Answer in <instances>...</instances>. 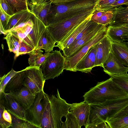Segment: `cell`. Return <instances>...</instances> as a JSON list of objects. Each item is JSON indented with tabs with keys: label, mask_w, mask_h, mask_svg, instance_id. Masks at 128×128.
<instances>
[{
	"label": "cell",
	"mask_w": 128,
	"mask_h": 128,
	"mask_svg": "<svg viewBox=\"0 0 128 128\" xmlns=\"http://www.w3.org/2000/svg\"><path fill=\"white\" fill-rule=\"evenodd\" d=\"M56 96L44 93L41 128H62V118L69 112L71 104L60 97L58 89Z\"/></svg>",
	"instance_id": "6da1fadb"
},
{
	"label": "cell",
	"mask_w": 128,
	"mask_h": 128,
	"mask_svg": "<svg viewBox=\"0 0 128 128\" xmlns=\"http://www.w3.org/2000/svg\"><path fill=\"white\" fill-rule=\"evenodd\" d=\"M128 105V96L108 100L101 103L90 104V114L86 128H92L109 120Z\"/></svg>",
	"instance_id": "7a4b0ae2"
},
{
	"label": "cell",
	"mask_w": 128,
	"mask_h": 128,
	"mask_svg": "<svg viewBox=\"0 0 128 128\" xmlns=\"http://www.w3.org/2000/svg\"><path fill=\"white\" fill-rule=\"evenodd\" d=\"M96 0H76L61 4H52L47 16L48 25L83 11L94 8Z\"/></svg>",
	"instance_id": "3957f363"
},
{
	"label": "cell",
	"mask_w": 128,
	"mask_h": 128,
	"mask_svg": "<svg viewBox=\"0 0 128 128\" xmlns=\"http://www.w3.org/2000/svg\"><path fill=\"white\" fill-rule=\"evenodd\" d=\"M128 94L116 86L111 78L98 82L83 96L84 101L89 104L103 102L106 100L123 97Z\"/></svg>",
	"instance_id": "277c9868"
},
{
	"label": "cell",
	"mask_w": 128,
	"mask_h": 128,
	"mask_svg": "<svg viewBox=\"0 0 128 128\" xmlns=\"http://www.w3.org/2000/svg\"><path fill=\"white\" fill-rule=\"evenodd\" d=\"M95 12L94 8L72 15L46 28L56 43L61 41L76 26L82 22Z\"/></svg>",
	"instance_id": "5b68a950"
},
{
	"label": "cell",
	"mask_w": 128,
	"mask_h": 128,
	"mask_svg": "<svg viewBox=\"0 0 128 128\" xmlns=\"http://www.w3.org/2000/svg\"><path fill=\"white\" fill-rule=\"evenodd\" d=\"M50 53L40 67L46 80L59 76L63 72L65 66L66 58L60 51L55 50Z\"/></svg>",
	"instance_id": "8992f818"
},
{
	"label": "cell",
	"mask_w": 128,
	"mask_h": 128,
	"mask_svg": "<svg viewBox=\"0 0 128 128\" xmlns=\"http://www.w3.org/2000/svg\"><path fill=\"white\" fill-rule=\"evenodd\" d=\"M107 26H105L90 40L82 46L75 54L66 58L64 69L76 72V65L87 54L89 50L95 46L106 35Z\"/></svg>",
	"instance_id": "52a82bcc"
},
{
	"label": "cell",
	"mask_w": 128,
	"mask_h": 128,
	"mask_svg": "<svg viewBox=\"0 0 128 128\" xmlns=\"http://www.w3.org/2000/svg\"><path fill=\"white\" fill-rule=\"evenodd\" d=\"M40 67L30 66L24 69L23 86L35 95L44 90L46 81Z\"/></svg>",
	"instance_id": "ba28073f"
},
{
	"label": "cell",
	"mask_w": 128,
	"mask_h": 128,
	"mask_svg": "<svg viewBox=\"0 0 128 128\" xmlns=\"http://www.w3.org/2000/svg\"><path fill=\"white\" fill-rule=\"evenodd\" d=\"M44 93L43 90L38 93L33 103L26 110V120L38 128H41L44 110L43 99Z\"/></svg>",
	"instance_id": "9c48e42d"
},
{
	"label": "cell",
	"mask_w": 128,
	"mask_h": 128,
	"mask_svg": "<svg viewBox=\"0 0 128 128\" xmlns=\"http://www.w3.org/2000/svg\"><path fill=\"white\" fill-rule=\"evenodd\" d=\"M31 19L32 24V28L23 41L36 50L46 26L33 13Z\"/></svg>",
	"instance_id": "30bf717a"
},
{
	"label": "cell",
	"mask_w": 128,
	"mask_h": 128,
	"mask_svg": "<svg viewBox=\"0 0 128 128\" xmlns=\"http://www.w3.org/2000/svg\"><path fill=\"white\" fill-rule=\"evenodd\" d=\"M99 24L96 28L84 35L80 38L72 42L63 50L65 58L72 55L90 40L105 26Z\"/></svg>",
	"instance_id": "8fae6325"
},
{
	"label": "cell",
	"mask_w": 128,
	"mask_h": 128,
	"mask_svg": "<svg viewBox=\"0 0 128 128\" xmlns=\"http://www.w3.org/2000/svg\"><path fill=\"white\" fill-rule=\"evenodd\" d=\"M27 3L31 12L47 26V16L52 4L50 0H31Z\"/></svg>",
	"instance_id": "7c38bea8"
},
{
	"label": "cell",
	"mask_w": 128,
	"mask_h": 128,
	"mask_svg": "<svg viewBox=\"0 0 128 128\" xmlns=\"http://www.w3.org/2000/svg\"><path fill=\"white\" fill-rule=\"evenodd\" d=\"M112 42L106 35L96 45V66L102 67L112 51Z\"/></svg>",
	"instance_id": "4fadbf2b"
},
{
	"label": "cell",
	"mask_w": 128,
	"mask_h": 128,
	"mask_svg": "<svg viewBox=\"0 0 128 128\" xmlns=\"http://www.w3.org/2000/svg\"><path fill=\"white\" fill-rule=\"evenodd\" d=\"M69 112L76 118L80 128L88 124L90 114V104L84 101L80 103L71 104Z\"/></svg>",
	"instance_id": "5bb4252c"
},
{
	"label": "cell",
	"mask_w": 128,
	"mask_h": 128,
	"mask_svg": "<svg viewBox=\"0 0 128 128\" xmlns=\"http://www.w3.org/2000/svg\"><path fill=\"white\" fill-rule=\"evenodd\" d=\"M102 67L104 71L110 76L114 75L127 73L128 72V68L123 65L113 54L112 51Z\"/></svg>",
	"instance_id": "9a60e30c"
},
{
	"label": "cell",
	"mask_w": 128,
	"mask_h": 128,
	"mask_svg": "<svg viewBox=\"0 0 128 128\" xmlns=\"http://www.w3.org/2000/svg\"><path fill=\"white\" fill-rule=\"evenodd\" d=\"M32 12L29 9L18 11L12 16L5 29L4 34L20 27L26 23L30 18Z\"/></svg>",
	"instance_id": "2e32d148"
},
{
	"label": "cell",
	"mask_w": 128,
	"mask_h": 128,
	"mask_svg": "<svg viewBox=\"0 0 128 128\" xmlns=\"http://www.w3.org/2000/svg\"><path fill=\"white\" fill-rule=\"evenodd\" d=\"M96 45L90 49L87 54L78 62L76 67V71L82 72H90L96 66Z\"/></svg>",
	"instance_id": "e0dca14e"
},
{
	"label": "cell",
	"mask_w": 128,
	"mask_h": 128,
	"mask_svg": "<svg viewBox=\"0 0 128 128\" xmlns=\"http://www.w3.org/2000/svg\"><path fill=\"white\" fill-rule=\"evenodd\" d=\"M92 14L76 26L61 41L57 43L55 46L58 47L60 50L62 51L74 41L78 34L88 24Z\"/></svg>",
	"instance_id": "ac0fdd59"
},
{
	"label": "cell",
	"mask_w": 128,
	"mask_h": 128,
	"mask_svg": "<svg viewBox=\"0 0 128 128\" xmlns=\"http://www.w3.org/2000/svg\"><path fill=\"white\" fill-rule=\"evenodd\" d=\"M8 94L12 96L26 110L33 103L36 96L24 86L15 92Z\"/></svg>",
	"instance_id": "d6986e66"
},
{
	"label": "cell",
	"mask_w": 128,
	"mask_h": 128,
	"mask_svg": "<svg viewBox=\"0 0 128 128\" xmlns=\"http://www.w3.org/2000/svg\"><path fill=\"white\" fill-rule=\"evenodd\" d=\"M4 98L8 110L19 118L26 120V110L12 95L5 94Z\"/></svg>",
	"instance_id": "ffe728a7"
},
{
	"label": "cell",
	"mask_w": 128,
	"mask_h": 128,
	"mask_svg": "<svg viewBox=\"0 0 128 128\" xmlns=\"http://www.w3.org/2000/svg\"><path fill=\"white\" fill-rule=\"evenodd\" d=\"M112 52L123 65L128 68V46L126 43L112 42Z\"/></svg>",
	"instance_id": "44dd1931"
},
{
	"label": "cell",
	"mask_w": 128,
	"mask_h": 128,
	"mask_svg": "<svg viewBox=\"0 0 128 128\" xmlns=\"http://www.w3.org/2000/svg\"><path fill=\"white\" fill-rule=\"evenodd\" d=\"M24 69L18 71L10 79L5 86L4 90L5 94L15 92L24 86Z\"/></svg>",
	"instance_id": "7402d4cb"
},
{
	"label": "cell",
	"mask_w": 128,
	"mask_h": 128,
	"mask_svg": "<svg viewBox=\"0 0 128 128\" xmlns=\"http://www.w3.org/2000/svg\"><path fill=\"white\" fill-rule=\"evenodd\" d=\"M4 96L0 98V128H11L13 114L7 108Z\"/></svg>",
	"instance_id": "603a6c76"
},
{
	"label": "cell",
	"mask_w": 128,
	"mask_h": 128,
	"mask_svg": "<svg viewBox=\"0 0 128 128\" xmlns=\"http://www.w3.org/2000/svg\"><path fill=\"white\" fill-rule=\"evenodd\" d=\"M106 35L113 42H120L128 38V34L118 26L109 25L107 26Z\"/></svg>",
	"instance_id": "cb8c5ba5"
},
{
	"label": "cell",
	"mask_w": 128,
	"mask_h": 128,
	"mask_svg": "<svg viewBox=\"0 0 128 128\" xmlns=\"http://www.w3.org/2000/svg\"><path fill=\"white\" fill-rule=\"evenodd\" d=\"M56 43L46 28L39 40L36 50L43 49L46 53H50L53 51Z\"/></svg>",
	"instance_id": "d4e9b609"
},
{
	"label": "cell",
	"mask_w": 128,
	"mask_h": 128,
	"mask_svg": "<svg viewBox=\"0 0 128 128\" xmlns=\"http://www.w3.org/2000/svg\"><path fill=\"white\" fill-rule=\"evenodd\" d=\"M114 14L111 26L128 24V9L126 7L120 6L113 8Z\"/></svg>",
	"instance_id": "484cf974"
},
{
	"label": "cell",
	"mask_w": 128,
	"mask_h": 128,
	"mask_svg": "<svg viewBox=\"0 0 128 128\" xmlns=\"http://www.w3.org/2000/svg\"><path fill=\"white\" fill-rule=\"evenodd\" d=\"M43 52L41 49H36L28 54L30 56L28 62L30 66L40 67L42 65L51 53L43 54Z\"/></svg>",
	"instance_id": "4316f807"
},
{
	"label": "cell",
	"mask_w": 128,
	"mask_h": 128,
	"mask_svg": "<svg viewBox=\"0 0 128 128\" xmlns=\"http://www.w3.org/2000/svg\"><path fill=\"white\" fill-rule=\"evenodd\" d=\"M4 38L6 41L9 50L15 54L14 58H16L19 56V50L22 41L11 32L8 33Z\"/></svg>",
	"instance_id": "83f0119b"
},
{
	"label": "cell",
	"mask_w": 128,
	"mask_h": 128,
	"mask_svg": "<svg viewBox=\"0 0 128 128\" xmlns=\"http://www.w3.org/2000/svg\"><path fill=\"white\" fill-rule=\"evenodd\" d=\"M110 76L114 83L128 94V74L126 73Z\"/></svg>",
	"instance_id": "f1b7e54d"
},
{
	"label": "cell",
	"mask_w": 128,
	"mask_h": 128,
	"mask_svg": "<svg viewBox=\"0 0 128 128\" xmlns=\"http://www.w3.org/2000/svg\"><path fill=\"white\" fill-rule=\"evenodd\" d=\"M32 26V24L30 17L24 25L16 28L10 32L16 36L22 41H23L30 31Z\"/></svg>",
	"instance_id": "f546056e"
},
{
	"label": "cell",
	"mask_w": 128,
	"mask_h": 128,
	"mask_svg": "<svg viewBox=\"0 0 128 128\" xmlns=\"http://www.w3.org/2000/svg\"><path fill=\"white\" fill-rule=\"evenodd\" d=\"M106 122L110 128H127L128 115L118 118H112Z\"/></svg>",
	"instance_id": "4dcf8cb0"
},
{
	"label": "cell",
	"mask_w": 128,
	"mask_h": 128,
	"mask_svg": "<svg viewBox=\"0 0 128 128\" xmlns=\"http://www.w3.org/2000/svg\"><path fill=\"white\" fill-rule=\"evenodd\" d=\"M12 69L7 74L4 75L0 78V97L5 94L4 90L5 86L10 79L18 72Z\"/></svg>",
	"instance_id": "1f68e13d"
},
{
	"label": "cell",
	"mask_w": 128,
	"mask_h": 128,
	"mask_svg": "<svg viewBox=\"0 0 128 128\" xmlns=\"http://www.w3.org/2000/svg\"><path fill=\"white\" fill-rule=\"evenodd\" d=\"M37 128L26 120L18 118L13 114L12 124L11 128Z\"/></svg>",
	"instance_id": "d6a6232c"
},
{
	"label": "cell",
	"mask_w": 128,
	"mask_h": 128,
	"mask_svg": "<svg viewBox=\"0 0 128 128\" xmlns=\"http://www.w3.org/2000/svg\"><path fill=\"white\" fill-rule=\"evenodd\" d=\"M65 117L66 120L62 122V128H80L76 118L71 112H69Z\"/></svg>",
	"instance_id": "836d02e7"
},
{
	"label": "cell",
	"mask_w": 128,
	"mask_h": 128,
	"mask_svg": "<svg viewBox=\"0 0 128 128\" xmlns=\"http://www.w3.org/2000/svg\"><path fill=\"white\" fill-rule=\"evenodd\" d=\"M118 0H96L94 6L95 12L109 10L111 5Z\"/></svg>",
	"instance_id": "e575fe53"
},
{
	"label": "cell",
	"mask_w": 128,
	"mask_h": 128,
	"mask_svg": "<svg viewBox=\"0 0 128 128\" xmlns=\"http://www.w3.org/2000/svg\"><path fill=\"white\" fill-rule=\"evenodd\" d=\"M16 13L23 10L29 9L28 3L18 0H5Z\"/></svg>",
	"instance_id": "d590c367"
},
{
	"label": "cell",
	"mask_w": 128,
	"mask_h": 128,
	"mask_svg": "<svg viewBox=\"0 0 128 128\" xmlns=\"http://www.w3.org/2000/svg\"><path fill=\"white\" fill-rule=\"evenodd\" d=\"M11 16L6 12L0 6V34H4L5 29Z\"/></svg>",
	"instance_id": "8d00e7d4"
},
{
	"label": "cell",
	"mask_w": 128,
	"mask_h": 128,
	"mask_svg": "<svg viewBox=\"0 0 128 128\" xmlns=\"http://www.w3.org/2000/svg\"><path fill=\"white\" fill-rule=\"evenodd\" d=\"M113 14V10L105 11L96 22L99 24L108 26L112 22Z\"/></svg>",
	"instance_id": "74e56055"
},
{
	"label": "cell",
	"mask_w": 128,
	"mask_h": 128,
	"mask_svg": "<svg viewBox=\"0 0 128 128\" xmlns=\"http://www.w3.org/2000/svg\"><path fill=\"white\" fill-rule=\"evenodd\" d=\"M0 4L4 11L10 15L12 16L15 13L5 0H0Z\"/></svg>",
	"instance_id": "f35d334b"
},
{
	"label": "cell",
	"mask_w": 128,
	"mask_h": 128,
	"mask_svg": "<svg viewBox=\"0 0 128 128\" xmlns=\"http://www.w3.org/2000/svg\"><path fill=\"white\" fill-rule=\"evenodd\" d=\"M128 4V0H118L111 5L109 10H112L113 8L118 7L122 5H127Z\"/></svg>",
	"instance_id": "ab89813d"
},
{
	"label": "cell",
	"mask_w": 128,
	"mask_h": 128,
	"mask_svg": "<svg viewBox=\"0 0 128 128\" xmlns=\"http://www.w3.org/2000/svg\"><path fill=\"white\" fill-rule=\"evenodd\" d=\"M127 115H128V105L116 114L112 118H118Z\"/></svg>",
	"instance_id": "60d3db41"
},
{
	"label": "cell",
	"mask_w": 128,
	"mask_h": 128,
	"mask_svg": "<svg viewBox=\"0 0 128 128\" xmlns=\"http://www.w3.org/2000/svg\"><path fill=\"white\" fill-rule=\"evenodd\" d=\"M52 4H61L71 2L76 0H50Z\"/></svg>",
	"instance_id": "b9f144b4"
},
{
	"label": "cell",
	"mask_w": 128,
	"mask_h": 128,
	"mask_svg": "<svg viewBox=\"0 0 128 128\" xmlns=\"http://www.w3.org/2000/svg\"><path fill=\"white\" fill-rule=\"evenodd\" d=\"M20 1L21 2H25L27 3V0H18Z\"/></svg>",
	"instance_id": "7bdbcfd3"
},
{
	"label": "cell",
	"mask_w": 128,
	"mask_h": 128,
	"mask_svg": "<svg viewBox=\"0 0 128 128\" xmlns=\"http://www.w3.org/2000/svg\"><path fill=\"white\" fill-rule=\"evenodd\" d=\"M31 0H27V2H29Z\"/></svg>",
	"instance_id": "ee69618b"
},
{
	"label": "cell",
	"mask_w": 128,
	"mask_h": 128,
	"mask_svg": "<svg viewBox=\"0 0 128 128\" xmlns=\"http://www.w3.org/2000/svg\"><path fill=\"white\" fill-rule=\"evenodd\" d=\"M128 6L126 7L127 9H128V4L127 5Z\"/></svg>",
	"instance_id": "f6af8a7d"
},
{
	"label": "cell",
	"mask_w": 128,
	"mask_h": 128,
	"mask_svg": "<svg viewBox=\"0 0 128 128\" xmlns=\"http://www.w3.org/2000/svg\"></svg>",
	"instance_id": "bcb514c9"
}]
</instances>
